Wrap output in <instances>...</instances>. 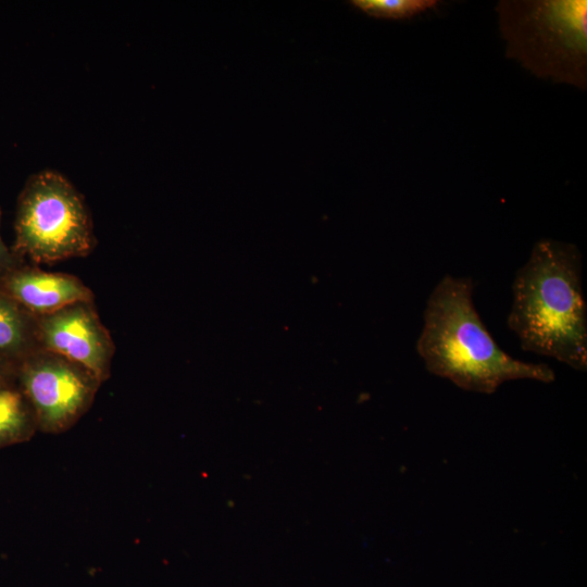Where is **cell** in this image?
<instances>
[{
  "mask_svg": "<svg viewBox=\"0 0 587 587\" xmlns=\"http://www.w3.org/2000/svg\"><path fill=\"white\" fill-rule=\"evenodd\" d=\"M524 351L587 370V307L576 245L538 240L515 273L507 319Z\"/></svg>",
  "mask_w": 587,
  "mask_h": 587,
  "instance_id": "cell-1",
  "label": "cell"
},
{
  "mask_svg": "<svg viewBox=\"0 0 587 587\" xmlns=\"http://www.w3.org/2000/svg\"><path fill=\"white\" fill-rule=\"evenodd\" d=\"M473 290L472 278L445 275L428 296L416 341L426 370L487 395L509 380L552 383L550 366L514 359L499 347L475 308Z\"/></svg>",
  "mask_w": 587,
  "mask_h": 587,
  "instance_id": "cell-2",
  "label": "cell"
},
{
  "mask_svg": "<svg viewBox=\"0 0 587 587\" xmlns=\"http://www.w3.org/2000/svg\"><path fill=\"white\" fill-rule=\"evenodd\" d=\"M505 55L540 78L587 88V1L502 0Z\"/></svg>",
  "mask_w": 587,
  "mask_h": 587,
  "instance_id": "cell-3",
  "label": "cell"
},
{
  "mask_svg": "<svg viewBox=\"0 0 587 587\" xmlns=\"http://www.w3.org/2000/svg\"><path fill=\"white\" fill-rule=\"evenodd\" d=\"M14 228V254L36 263L85 257L95 245L84 198L53 171L29 177L18 198Z\"/></svg>",
  "mask_w": 587,
  "mask_h": 587,
  "instance_id": "cell-4",
  "label": "cell"
},
{
  "mask_svg": "<svg viewBox=\"0 0 587 587\" xmlns=\"http://www.w3.org/2000/svg\"><path fill=\"white\" fill-rule=\"evenodd\" d=\"M15 383L33 409L38 430L46 434L73 427L101 385L85 367L40 348L20 362Z\"/></svg>",
  "mask_w": 587,
  "mask_h": 587,
  "instance_id": "cell-5",
  "label": "cell"
},
{
  "mask_svg": "<svg viewBox=\"0 0 587 587\" xmlns=\"http://www.w3.org/2000/svg\"><path fill=\"white\" fill-rule=\"evenodd\" d=\"M38 347L109 378L114 344L92 302H77L51 314L36 316Z\"/></svg>",
  "mask_w": 587,
  "mask_h": 587,
  "instance_id": "cell-6",
  "label": "cell"
},
{
  "mask_svg": "<svg viewBox=\"0 0 587 587\" xmlns=\"http://www.w3.org/2000/svg\"><path fill=\"white\" fill-rule=\"evenodd\" d=\"M0 287L35 316L92 302L91 290L75 276L37 268L14 266L0 277Z\"/></svg>",
  "mask_w": 587,
  "mask_h": 587,
  "instance_id": "cell-7",
  "label": "cell"
},
{
  "mask_svg": "<svg viewBox=\"0 0 587 587\" xmlns=\"http://www.w3.org/2000/svg\"><path fill=\"white\" fill-rule=\"evenodd\" d=\"M37 349L36 316L0 287V354L20 364Z\"/></svg>",
  "mask_w": 587,
  "mask_h": 587,
  "instance_id": "cell-8",
  "label": "cell"
},
{
  "mask_svg": "<svg viewBox=\"0 0 587 587\" xmlns=\"http://www.w3.org/2000/svg\"><path fill=\"white\" fill-rule=\"evenodd\" d=\"M37 430L33 409L16 383L0 387V449L26 442Z\"/></svg>",
  "mask_w": 587,
  "mask_h": 587,
  "instance_id": "cell-9",
  "label": "cell"
},
{
  "mask_svg": "<svg viewBox=\"0 0 587 587\" xmlns=\"http://www.w3.org/2000/svg\"><path fill=\"white\" fill-rule=\"evenodd\" d=\"M354 7L374 17L410 18L434 8L436 0H353Z\"/></svg>",
  "mask_w": 587,
  "mask_h": 587,
  "instance_id": "cell-10",
  "label": "cell"
},
{
  "mask_svg": "<svg viewBox=\"0 0 587 587\" xmlns=\"http://www.w3.org/2000/svg\"><path fill=\"white\" fill-rule=\"evenodd\" d=\"M18 364L0 354V387L15 383Z\"/></svg>",
  "mask_w": 587,
  "mask_h": 587,
  "instance_id": "cell-11",
  "label": "cell"
},
{
  "mask_svg": "<svg viewBox=\"0 0 587 587\" xmlns=\"http://www.w3.org/2000/svg\"><path fill=\"white\" fill-rule=\"evenodd\" d=\"M14 266H16L15 254L9 250L0 236V277Z\"/></svg>",
  "mask_w": 587,
  "mask_h": 587,
  "instance_id": "cell-12",
  "label": "cell"
}]
</instances>
